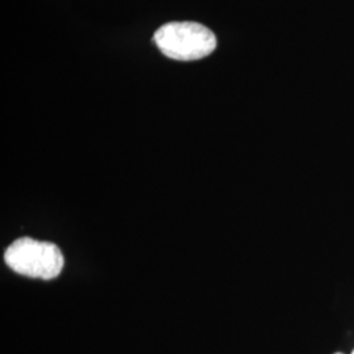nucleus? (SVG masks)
Listing matches in <instances>:
<instances>
[{
    "label": "nucleus",
    "mask_w": 354,
    "mask_h": 354,
    "mask_svg": "<svg viewBox=\"0 0 354 354\" xmlns=\"http://www.w3.org/2000/svg\"><path fill=\"white\" fill-rule=\"evenodd\" d=\"M4 260L13 272L30 279H55L64 266V254L54 243L32 238L13 241L4 253Z\"/></svg>",
    "instance_id": "obj_2"
},
{
    "label": "nucleus",
    "mask_w": 354,
    "mask_h": 354,
    "mask_svg": "<svg viewBox=\"0 0 354 354\" xmlns=\"http://www.w3.org/2000/svg\"><path fill=\"white\" fill-rule=\"evenodd\" d=\"M352 354H354V351H353V352H352Z\"/></svg>",
    "instance_id": "obj_4"
},
{
    "label": "nucleus",
    "mask_w": 354,
    "mask_h": 354,
    "mask_svg": "<svg viewBox=\"0 0 354 354\" xmlns=\"http://www.w3.org/2000/svg\"><path fill=\"white\" fill-rule=\"evenodd\" d=\"M335 354H342V353H335Z\"/></svg>",
    "instance_id": "obj_3"
},
{
    "label": "nucleus",
    "mask_w": 354,
    "mask_h": 354,
    "mask_svg": "<svg viewBox=\"0 0 354 354\" xmlns=\"http://www.w3.org/2000/svg\"><path fill=\"white\" fill-rule=\"evenodd\" d=\"M153 41L165 57L184 62L203 59L216 48L214 33L193 21H174L160 26L153 35Z\"/></svg>",
    "instance_id": "obj_1"
}]
</instances>
